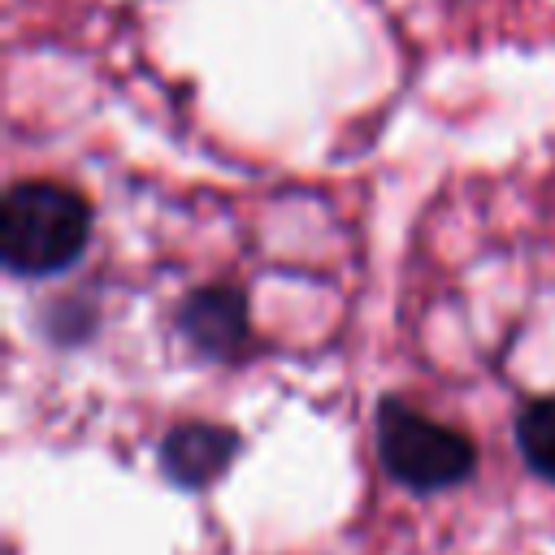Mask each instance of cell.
<instances>
[{"mask_svg":"<svg viewBox=\"0 0 555 555\" xmlns=\"http://www.w3.org/2000/svg\"><path fill=\"white\" fill-rule=\"evenodd\" d=\"M377 460L386 477L399 481L403 490L438 494L473 477L477 447L455 425L434 421L429 412L390 395L377 403Z\"/></svg>","mask_w":555,"mask_h":555,"instance_id":"obj_2","label":"cell"},{"mask_svg":"<svg viewBox=\"0 0 555 555\" xmlns=\"http://www.w3.org/2000/svg\"><path fill=\"white\" fill-rule=\"evenodd\" d=\"M91 243V204L52 178L13 182L0 208V256L22 278L69 269Z\"/></svg>","mask_w":555,"mask_h":555,"instance_id":"obj_1","label":"cell"},{"mask_svg":"<svg viewBox=\"0 0 555 555\" xmlns=\"http://www.w3.org/2000/svg\"><path fill=\"white\" fill-rule=\"evenodd\" d=\"M178 334L208 360L234 364L247 356L251 347V304L247 291L230 286V282H212V286H195L182 304H178Z\"/></svg>","mask_w":555,"mask_h":555,"instance_id":"obj_3","label":"cell"},{"mask_svg":"<svg viewBox=\"0 0 555 555\" xmlns=\"http://www.w3.org/2000/svg\"><path fill=\"white\" fill-rule=\"evenodd\" d=\"M516 451L542 481L555 486V395H538L516 412Z\"/></svg>","mask_w":555,"mask_h":555,"instance_id":"obj_5","label":"cell"},{"mask_svg":"<svg viewBox=\"0 0 555 555\" xmlns=\"http://www.w3.org/2000/svg\"><path fill=\"white\" fill-rule=\"evenodd\" d=\"M238 455V434L230 425L182 421L160 438V473L182 490L212 486Z\"/></svg>","mask_w":555,"mask_h":555,"instance_id":"obj_4","label":"cell"}]
</instances>
